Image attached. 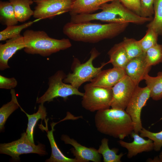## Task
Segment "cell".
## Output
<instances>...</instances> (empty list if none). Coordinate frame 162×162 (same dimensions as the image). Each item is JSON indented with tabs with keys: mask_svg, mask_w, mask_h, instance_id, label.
Segmentation results:
<instances>
[{
	"mask_svg": "<svg viewBox=\"0 0 162 162\" xmlns=\"http://www.w3.org/2000/svg\"><path fill=\"white\" fill-rule=\"evenodd\" d=\"M129 24L114 23L101 24L90 21L78 23L70 22L64 26L63 32L73 40L95 43L117 36L124 32Z\"/></svg>",
	"mask_w": 162,
	"mask_h": 162,
	"instance_id": "obj_1",
	"label": "cell"
},
{
	"mask_svg": "<svg viewBox=\"0 0 162 162\" xmlns=\"http://www.w3.org/2000/svg\"><path fill=\"white\" fill-rule=\"evenodd\" d=\"M111 2L102 4L100 8L101 10L99 12L71 16L70 22L78 23L98 20L110 23L142 24L150 22L153 19L136 14L126 8L119 0Z\"/></svg>",
	"mask_w": 162,
	"mask_h": 162,
	"instance_id": "obj_2",
	"label": "cell"
},
{
	"mask_svg": "<svg viewBox=\"0 0 162 162\" xmlns=\"http://www.w3.org/2000/svg\"><path fill=\"white\" fill-rule=\"evenodd\" d=\"M94 122L100 133L120 140L130 135L134 130L130 116L121 109L111 108L97 111Z\"/></svg>",
	"mask_w": 162,
	"mask_h": 162,
	"instance_id": "obj_3",
	"label": "cell"
},
{
	"mask_svg": "<svg viewBox=\"0 0 162 162\" xmlns=\"http://www.w3.org/2000/svg\"><path fill=\"white\" fill-rule=\"evenodd\" d=\"M23 36L25 45L24 50L28 54L47 57L72 46L68 39L54 38L43 31L28 29L24 32Z\"/></svg>",
	"mask_w": 162,
	"mask_h": 162,
	"instance_id": "obj_4",
	"label": "cell"
},
{
	"mask_svg": "<svg viewBox=\"0 0 162 162\" xmlns=\"http://www.w3.org/2000/svg\"><path fill=\"white\" fill-rule=\"evenodd\" d=\"M100 52L95 47L90 52V56L85 62L81 63L79 59L74 58L71 65L72 73H69L63 80V82L79 88L84 83L91 81L102 70L106 63H104L99 67H95L93 61L100 55Z\"/></svg>",
	"mask_w": 162,
	"mask_h": 162,
	"instance_id": "obj_5",
	"label": "cell"
},
{
	"mask_svg": "<svg viewBox=\"0 0 162 162\" xmlns=\"http://www.w3.org/2000/svg\"><path fill=\"white\" fill-rule=\"evenodd\" d=\"M66 75L62 70H58L48 79V88L44 94L36 100L38 104L50 102L58 97L66 100L70 96L73 95L82 97L84 93L70 84L64 82L63 80Z\"/></svg>",
	"mask_w": 162,
	"mask_h": 162,
	"instance_id": "obj_6",
	"label": "cell"
},
{
	"mask_svg": "<svg viewBox=\"0 0 162 162\" xmlns=\"http://www.w3.org/2000/svg\"><path fill=\"white\" fill-rule=\"evenodd\" d=\"M84 89L81 104L85 109L94 112L111 107L113 97L112 88L94 86L90 82L85 85Z\"/></svg>",
	"mask_w": 162,
	"mask_h": 162,
	"instance_id": "obj_7",
	"label": "cell"
},
{
	"mask_svg": "<svg viewBox=\"0 0 162 162\" xmlns=\"http://www.w3.org/2000/svg\"><path fill=\"white\" fill-rule=\"evenodd\" d=\"M0 153L8 155L16 160L20 159L22 154L35 153L40 155L47 154L44 145L39 143L35 145L28 138L26 132L21 134L20 138L8 143L0 144Z\"/></svg>",
	"mask_w": 162,
	"mask_h": 162,
	"instance_id": "obj_8",
	"label": "cell"
},
{
	"mask_svg": "<svg viewBox=\"0 0 162 162\" xmlns=\"http://www.w3.org/2000/svg\"><path fill=\"white\" fill-rule=\"evenodd\" d=\"M150 97V91L146 86H137L125 109L134 124V131L138 134L142 128L141 119V111Z\"/></svg>",
	"mask_w": 162,
	"mask_h": 162,
	"instance_id": "obj_9",
	"label": "cell"
},
{
	"mask_svg": "<svg viewBox=\"0 0 162 162\" xmlns=\"http://www.w3.org/2000/svg\"><path fill=\"white\" fill-rule=\"evenodd\" d=\"M75 0H45L37 3L34 17L38 20L52 19L71 10Z\"/></svg>",
	"mask_w": 162,
	"mask_h": 162,
	"instance_id": "obj_10",
	"label": "cell"
},
{
	"mask_svg": "<svg viewBox=\"0 0 162 162\" xmlns=\"http://www.w3.org/2000/svg\"><path fill=\"white\" fill-rule=\"evenodd\" d=\"M137 86L129 77L125 76L112 88L111 108L125 110Z\"/></svg>",
	"mask_w": 162,
	"mask_h": 162,
	"instance_id": "obj_11",
	"label": "cell"
},
{
	"mask_svg": "<svg viewBox=\"0 0 162 162\" xmlns=\"http://www.w3.org/2000/svg\"><path fill=\"white\" fill-rule=\"evenodd\" d=\"M61 140L65 144L70 145L73 147L74 148L70 149L71 152L79 162L101 161V154L98 152V150L83 146L66 135H62Z\"/></svg>",
	"mask_w": 162,
	"mask_h": 162,
	"instance_id": "obj_12",
	"label": "cell"
},
{
	"mask_svg": "<svg viewBox=\"0 0 162 162\" xmlns=\"http://www.w3.org/2000/svg\"><path fill=\"white\" fill-rule=\"evenodd\" d=\"M151 67L147 64L144 53L139 56L130 59L124 69L126 75L137 86L148 74Z\"/></svg>",
	"mask_w": 162,
	"mask_h": 162,
	"instance_id": "obj_13",
	"label": "cell"
},
{
	"mask_svg": "<svg viewBox=\"0 0 162 162\" xmlns=\"http://www.w3.org/2000/svg\"><path fill=\"white\" fill-rule=\"evenodd\" d=\"M25 47L23 36L20 34L6 40L0 44V70H4L10 68L9 60L18 51Z\"/></svg>",
	"mask_w": 162,
	"mask_h": 162,
	"instance_id": "obj_14",
	"label": "cell"
},
{
	"mask_svg": "<svg viewBox=\"0 0 162 162\" xmlns=\"http://www.w3.org/2000/svg\"><path fill=\"white\" fill-rule=\"evenodd\" d=\"M126 75L124 69L113 67L101 70L90 82L94 86L112 88Z\"/></svg>",
	"mask_w": 162,
	"mask_h": 162,
	"instance_id": "obj_15",
	"label": "cell"
},
{
	"mask_svg": "<svg viewBox=\"0 0 162 162\" xmlns=\"http://www.w3.org/2000/svg\"><path fill=\"white\" fill-rule=\"evenodd\" d=\"M130 135L133 138L132 142H128L122 140L118 142L122 147L127 149V156L129 158L142 152H150L154 149L153 141L151 139L146 140L134 131L132 132Z\"/></svg>",
	"mask_w": 162,
	"mask_h": 162,
	"instance_id": "obj_16",
	"label": "cell"
},
{
	"mask_svg": "<svg viewBox=\"0 0 162 162\" xmlns=\"http://www.w3.org/2000/svg\"><path fill=\"white\" fill-rule=\"evenodd\" d=\"M115 0H75L69 12L71 16L92 14L100 9L101 5Z\"/></svg>",
	"mask_w": 162,
	"mask_h": 162,
	"instance_id": "obj_17",
	"label": "cell"
},
{
	"mask_svg": "<svg viewBox=\"0 0 162 162\" xmlns=\"http://www.w3.org/2000/svg\"><path fill=\"white\" fill-rule=\"evenodd\" d=\"M55 123L51 124V129L48 130V128L45 130L47 133V136L49 141L51 148V153L50 157L45 161L47 162H79L75 158H70L65 155L60 151L56 142L53 134L54 130Z\"/></svg>",
	"mask_w": 162,
	"mask_h": 162,
	"instance_id": "obj_18",
	"label": "cell"
},
{
	"mask_svg": "<svg viewBox=\"0 0 162 162\" xmlns=\"http://www.w3.org/2000/svg\"><path fill=\"white\" fill-rule=\"evenodd\" d=\"M110 60L113 67L124 69L129 60L122 42L115 44L108 52Z\"/></svg>",
	"mask_w": 162,
	"mask_h": 162,
	"instance_id": "obj_19",
	"label": "cell"
},
{
	"mask_svg": "<svg viewBox=\"0 0 162 162\" xmlns=\"http://www.w3.org/2000/svg\"><path fill=\"white\" fill-rule=\"evenodd\" d=\"M9 2L13 7L18 22H25L34 15V11L30 8L34 2L32 0H9Z\"/></svg>",
	"mask_w": 162,
	"mask_h": 162,
	"instance_id": "obj_20",
	"label": "cell"
},
{
	"mask_svg": "<svg viewBox=\"0 0 162 162\" xmlns=\"http://www.w3.org/2000/svg\"><path fill=\"white\" fill-rule=\"evenodd\" d=\"M44 104H40L38 106L37 112L32 114L29 115L23 111L26 114L28 118V123L26 132L29 140L32 142L34 143L33 138V133L34 128L38 121L41 119L44 120L46 123V126H47V120L46 119L47 112L46 107Z\"/></svg>",
	"mask_w": 162,
	"mask_h": 162,
	"instance_id": "obj_21",
	"label": "cell"
},
{
	"mask_svg": "<svg viewBox=\"0 0 162 162\" xmlns=\"http://www.w3.org/2000/svg\"><path fill=\"white\" fill-rule=\"evenodd\" d=\"M147 86L150 91V97L158 100L162 98V71L159 72L156 77L147 74L144 78Z\"/></svg>",
	"mask_w": 162,
	"mask_h": 162,
	"instance_id": "obj_22",
	"label": "cell"
},
{
	"mask_svg": "<svg viewBox=\"0 0 162 162\" xmlns=\"http://www.w3.org/2000/svg\"><path fill=\"white\" fill-rule=\"evenodd\" d=\"M11 100L3 105L0 108V130L2 131L9 116L19 107H20L17 99L14 89H11Z\"/></svg>",
	"mask_w": 162,
	"mask_h": 162,
	"instance_id": "obj_23",
	"label": "cell"
},
{
	"mask_svg": "<svg viewBox=\"0 0 162 162\" xmlns=\"http://www.w3.org/2000/svg\"><path fill=\"white\" fill-rule=\"evenodd\" d=\"M0 20L2 25L7 26L16 25L18 22L13 7L9 1L0 2Z\"/></svg>",
	"mask_w": 162,
	"mask_h": 162,
	"instance_id": "obj_24",
	"label": "cell"
},
{
	"mask_svg": "<svg viewBox=\"0 0 162 162\" xmlns=\"http://www.w3.org/2000/svg\"><path fill=\"white\" fill-rule=\"evenodd\" d=\"M108 139L106 138L103 139L101 144L98 150V152L101 154L103 158L104 162H120L121 158L124 154L121 153L117 154L118 149L113 148L110 149L108 146Z\"/></svg>",
	"mask_w": 162,
	"mask_h": 162,
	"instance_id": "obj_25",
	"label": "cell"
},
{
	"mask_svg": "<svg viewBox=\"0 0 162 162\" xmlns=\"http://www.w3.org/2000/svg\"><path fill=\"white\" fill-rule=\"evenodd\" d=\"M154 16L147 27L153 30L159 35H162V0H155L154 4Z\"/></svg>",
	"mask_w": 162,
	"mask_h": 162,
	"instance_id": "obj_26",
	"label": "cell"
},
{
	"mask_svg": "<svg viewBox=\"0 0 162 162\" xmlns=\"http://www.w3.org/2000/svg\"><path fill=\"white\" fill-rule=\"evenodd\" d=\"M34 22V21H29L19 25L7 26L5 29L0 32V40H6L20 34L23 30L31 26Z\"/></svg>",
	"mask_w": 162,
	"mask_h": 162,
	"instance_id": "obj_27",
	"label": "cell"
},
{
	"mask_svg": "<svg viewBox=\"0 0 162 162\" xmlns=\"http://www.w3.org/2000/svg\"><path fill=\"white\" fill-rule=\"evenodd\" d=\"M121 42L129 60L144 53L138 40L134 38H125Z\"/></svg>",
	"mask_w": 162,
	"mask_h": 162,
	"instance_id": "obj_28",
	"label": "cell"
},
{
	"mask_svg": "<svg viewBox=\"0 0 162 162\" xmlns=\"http://www.w3.org/2000/svg\"><path fill=\"white\" fill-rule=\"evenodd\" d=\"M148 65L152 66L162 62V45L158 43L149 49L145 52Z\"/></svg>",
	"mask_w": 162,
	"mask_h": 162,
	"instance_id": "obj_29",
	"label": "cell"
},
{
	"mask_svg": "<svg viewBox=\"0 0 162 162\" xmlns=\"http://www.w3.org/2000/svg\"><path fill=\"white\" fill-rule=\"evenodd\" d=\"M158 36L153 30L148 28L145 35L138 40L143 52L145 53L149 49L158 44Z\"/></svg>",
	"mask_w": 162,
	"mask_h": 162,
	"instance_id": "obj_30",
	"label": "cell"
},
{
	"mask_svg": "<svg viewBox=\"0 0 162 162\" xmlns=\"http://www.w3.org/2000/svg\"><path fill=\"white\" fill-rule=\"evenodd\" d=\"M140 136L146 137L153 141L154 149L159 151L162 147V130L158 132H153L143 128L140 131Z\"/></svg>",
	"mask_w": 162,
	"mask_h": 162,
	"instance_id": "obj_31",
	"label": "cell"
},
{
	"mask_svg": "<svg viewBox=\"0 0 162 162\" xmlns=\"http://www.w3.org/2000/svg\"><path fill=\"white\" fill-rule=\"evenodd\" d=\"M154 0H140V16L144 17L152 18V16L154 14Z\"/></svg>",
	"mask_w": 162,
	"mask_h": 162,
	"instance_id": "obj_32",
	"label": "cell"
},
{
	"mask_svg": "<svg viewBox=\"0 0 162 162\" xmlns=\"http://www.w3.org/2000/svg\"><path fill=\"white\" fill-rule=\"evenodd\" d=\"M17 81L14 77L8 78L0 75V88L11 89L16 87Z\"/></svg>",
	"mask_w": 162,
	"mask_h": 162,
	"instance_id": "obj_33",
	"label": "cell"
},
{
	"mask_svg": "<svg viewBox=\"0 0 162 162\" xmlns=\"http://www.w3.org/2000/svg\"><path fill=\"white\" fill-rule=\"evenodd\" d=\"M119 0L128 9L140 16V0Z\"/></svg>",
	"mask_w": 162,
	"mask_h": 162,
	"instance_id": "obj_34",
	"label": "cell"
},
{
	"mask_svg": "<svg viewBox=\"0 0 162 162\" xmlns=\"http://www.w3.org/2000/svg\"><path fill=\"white\" fill-rule=\"evenodd\" d=\"M147 161L150 162H162V155H160L159 156H156L153 159L149 158Z\"/></svg>",
	"mask_w": 162,
	"mask_h": 162,
	"instance_id": "obj_35",
	"label": "cell"
},
{
	"mask_svg": "<svg viewBox=\"0 0 162 162\" xmlns=\"http://www.w3.org/2000/svg\"><path fill=\"white\" fill-rule=\"evenodd\" d=\"M34 2L38 3L45 0H32Z\"/></svg>",
	"mask_w": 162,
	"mask_h": 162,
	"instance_id": "obj_36",
	"label": "cell"
},
{
	"mask_svg": "<svg viewBox=\"0 0 162 162\" xmlns=\"http://www.w3.org/2000/svg\"><path fill=\"white\" fill-rule=\"evenodd\" d=\"M160 155H162V151L160 153Z\"/></svg>",
	"mask_w": 162,
	"mask_h": 162,
	"instance_id": "obj_37",
	"label": "cell"
},
{
	"mask_svg": "<svg viewBox=\"0 0 162 162\" xmlns=\"http://www.w3.org/2000/svg\"><path fill=\"white\" fill-rule=\"evenodd\" d=\"M161 120H162V117L161 118Z\"/></svg>",
	"mask_w": 162,
	"mask_h": 162,
	"instance_id": "obj_38",
	"label": "cell"
}]
</instances>
